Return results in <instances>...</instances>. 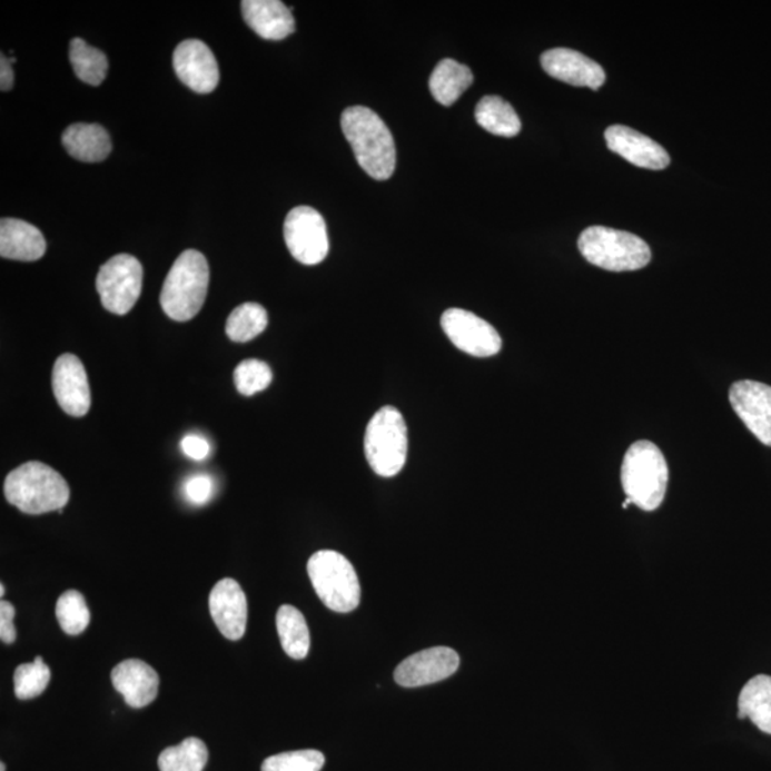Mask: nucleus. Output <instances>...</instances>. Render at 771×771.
Instances as JSON below:
<instances>
[{
  "instance_id": "nucleus-1",
  "label": "nucleus",
  "mask_w": 771,
  "mask_h": 771,
  "mask_svg": "<svg viewBox=\"0 0 771 771\" xmlns=\"http://www.w3.org/2000/svg\"><path fill=\"white\" fill-rule=\"evenodd\" d=\"M340 123L360 168L373 179H389L396 169V146L379 116L365 106H352L343 112Z\"/></svg>"
},
{
  "instance_id": "nucleus-2",
  "label": "nucleus",
  "mask_w": 771,
  "mask_h": 771,
  "mask_svg": "<svg viewBox=\"0 0 771 771\" xmlns=\"http://www.w3.org/2000/svg\"><path fill=\"white\" fill-rule=\"evenodd\" d=\"M4 496L10 505L27 514L62 513L70 488L63 476L40 462H28L10 472L4 481Z\"/></svg>"
},
{
  "instance_id": "nucleus-3",
  "label": "nucleus",
  "mask_w": 771,
  "mask_h": 771,
  "mask_svg": "<svg viewBox=\"0 0 771 771\" xmlns=\"http://www.w3.org/2000/svg\"><path fill=\"white\" fill-rule=\"evenodd\" d=\"M210 270L198 250H185L166 276L160 305L166 316L188 322L199 314L208 296Z\"/></svg>"
},
{
  "instance_id": "nucleus-4",
  "label": "nucleus",
  "mask_w": 771,
  "mask_h": 771,
  "mask_svg": "<svg viewBox=\"0 0 771 771\" xmlns=\"http://www.w3.org/2000/svg\"><path fill=\"white\" fill-rule=\"evenodd\" d=\"M669 467L662 451L652 442L639 441L623 458L622 486L633 505L653 512L666 496Z\"/></svg>"
},
{
  "instance_id": "nucleus-5",
  "label": "nucleus",
  "mask_w": 771,
  "mask_h": 771,
  "mask_svg": "<svg viewBox=\"0 0 771 771\" xmlns=\"http://www.w3.org/2000/svg\"><path fill=\"white\" fill-rule=\"evenodd\" d=\"M579 250L589 264L609 271L643 269L652 260V250L642 238L604 226L583 230L579 238Z\"/></svg>"
},
{
  "instance_id": "nucleus-6",
  "label": "nucleus",
  "mask_w": 771,
  "mask_h": 771,
  "mask_svg": "<svg viewBox=\"0 0 771 771\" xmlns=\"http://www.w3.org/2000/svg\"><path fill=\"white\" fill-rule=\"evenodd\" d=\"M409 438L402 413L393 406L382 407L366 428L365 455L372 471L382 477L399 475L406 465Z\"/></svg>"
},
{
  "instance_id": "nucleus-7",
  "label": "nucleus",
  "mask_w": 771,
  "mask_h": 771,
  "mask_svg": "<svg viewBox=\"0 0 771 771\" xmlns=\"http://www.w3.org/2000/svg\"><path fill=\"white\" fill-rule=\"evenodd\" d=\"M317 596L337 613L353 612L360 603L359 577L353 564L335 551H320L307 563Z\"/></svg>"
},
{
  "instance_id": "nucleus-8",
  "label": "nucleus",
  "mask_w": 771,
  "mask_h": 771,
  "mask_svg": "<svg viewBox=\"0 0 771 771\" xmlns=\"http://www.w3.org/2000/svg\"><path fill=\"white\" fill-rule=\"evenodd\" d=\"M144 267L135 256L116 255L100 267L96 289L110 314L123 316L142 294Z\"/></svg>"
},
{
  "instance_id": "nucleus-9",
  "label": "nucleus",
  "mask_w": 771,
  "mask_h": 771,
  "mask_svg": "<svg viewBox=\"0 0 771 771\" xmlns=\"http://www.w3.org/2000/svg\"><path fill=\"white\" fill-rule=\"evenodd\" d=\"M284 235L287 249L300 264L319 265L329 254V236L324 216L309 206H299L289 211Z\"/></svg>"
},
{
  "instance_id": "nucleus-10",
  "label": "nucleus",
  "mask_w": 771,
  "mask_h": 771,
  "mask_svg": "<svg viewBox=\"0 0 771 771\" xmlns=\"http://www.w3.org/2000/svg\"><path fill=\"white\" fill-rule=\"evenodd\" d=\"M443 332L458 350L475 357H492L502 350V337L495 327L465 309H448L442 315Z\"/></svg>"
},
{
  "instance_id": "nucleus-11",
  "label": "nucleus",
  "mask_w": 771,
  "mask_h": 771,
  "mask_svg": "<svg viewBox=\"0 0 771 771\" xmlns=\"http://www.w3.org/2000/svg\"><path fill=\"white\" fill-rule=\"evenodd\" d=\"M174 68L178 78L196 93L214 92L219 83V67L208 45L188 39L178 45L174 53Z\"/></svg>"
},
{
  "instance_id": "nucleus-12",
  "label": "nucleus",
  "mask_w": 771,
  "mask_h": 771,
  "mask_svg": "<svg viewBox=\"0 0 771 771\" xmlns=\"http://www.w3.org/2000/svg\"><path fill=\"white\" fill-rule=\"evenodd\" d=\"M461 658L451 648H432L412 654L395 670V680L402 688L442 682L457 672Z\"/></svg>"
},
{
  "instance_id": "nucleus-13",
  "label": "nucleus",
  "mask_w": 771,
  "mask_h": 771,
  "mask_svg": "<svg viewBox=\"0 0 771 771\" xmlns=\"http://www.w3.org/2000/svg\"><path fill=\"white\" fill-rule=\"evenodd\" d=\"M52 386L60 409L73 417L88 415L92 397L88 373L78 356L67 353L55 362Z\"/></svg>"
},
{
  "instance_id": "nucleus-14",
  "label": "nucleus",
  "mask_w": 771,
  "mask_h": 771,
  "mask_svg": "<svg viewBox=\"0 0 771 771\" xmlns=\"http://www.w3.org/2000/svg\"><path fill=\"white\" fill-rule=\"evenodd\" d=\"M729 397L749 431L771 447V387L753 380L735 382Z\"/></svg>"
},
{
  "instance_id": "nucleus-15",
  "label": "nucleus",
  "mask_w": 771,
  "mask_h": 771,
  "mask_svg": "<svg viewBox=\"0 0 771 771\" xmlns=\"http://www.w3.org/2000/svg\"><path fill=\"white\" fill-rule=\"evenodd\" d=\"M544 72L561 82L599 90L606 82V73L597 62L577 50L556 48L546 50L541 58Z\"/></svg>"
},
{
  "instance_id": "nucleus-16",
  "label": "nucleus",
  "mask_w": 771,
  "mask_h": 771,
  "mask_svg": "<svg viewBox=\"0 0 771 771\" xmlns=\"http://www.w3.org/2000/svg\"><path fill=\"white\" fill-rule=\"evenodd\" d=\"M211 619L219 632L229 640H240L248 624V600L240 584L234 579H221L209 596Z\"/></svg>"
},
{
  "instance_id": "nucleus-17",
  "label": "nucleus",
  "mask_w": 771,
  "mask_h": 771,
  "mask_svg": "<svg viewBox=\"0 0 771 771\" xmlns=\"http://www.w3.org/2000/svg\"><path fill=\"white\" fill-rule=\"evenodd\" d=\"M607 148L637 168L663 170L670 165L668 150L629 126H610L604 134Z\"/></svg>"
},
{
  "instance_id": "nucleus-18",
  "label": "nucleus",
  "mask_w": 771,
  "mask_h": 771,
  "mask_svg": "<svg viewBox=\"0 0 771 771\" xmlns=\"http://www.w3.org/2000/svg\"><path fill=\"white\" fill-rule=\"evenodd\" d=\"M110 679L113 688L123 695L126 704L130 708H146L158 698V673L142 660H123L112 670Z\"/></svg>"
},
{
  "instance_id": "nucleus-19",
  "label": "nucleus",
  "mask_w": 771,
  "mask_h": 771,
  "mask_svg": "<svg viewBox=\"0 0 771 771\" xmlns=\"http://www.w3.org/2000/svg\"><path fill=\"white\" fill-rule=\"evenodd\" d=\"M241 13L245 22L266 40H281L295 32L294 14L279 0H245Z\"/></svg>"
},
{
  "instance_id": "nucleus-20",
  "label": "nucleus",
  "mask_w": 771,
  "mask_h": 771,
  "mask_svg": "<svg viewBox=\"0 0 771 771\" xmlns=\"http://www.w3.org/2000/svg\"><path fill=\"white\" fill-rule=\"evenodd\" d=\"M47 251V240L37 226L19 219L0 221V256L4 259L34 261Z\"/></svg>"
},
{
  "instance_id": "nucleus-21",
  "label": "nucleus",
  "mask_w": 771,
  "mask_h": 771,
  "mask_svg": "<svg viewBox=\"0 0 771 771\" xmlns=\"http://www.w3.org/2000/svg\"><path fill=\"white\" fill-rule=\"evenodd\" d=\"M62 144L72 158L86 164L102 162L112 152L109 134L96 123L69 126L62 135Z\"/></svg>"
},
{
  "instance_id": "nucleus-22",
  "label": "nucleus",
  "mask_w": 771,
  "mask_h": 771,
  "mask_svg": "<svg viewBox=\"0 0 771 771\" xmlns=\"http://www.w3.org/2000/svg\"><path fill=\"white\" fill-rule=\"evenodd\" d=\"M473 83L472 70L453 59H443L433 70L428 89L443 106H452Z\"/></svg>"
},
{
  "instance_id": "nucleus-23",
  "label": "nucleus",
  "mask_w": 771,
  "mask_h": 771,
  "mask_svg": "<svg viewBox=\"0 0 771 771\" xmlns=\"http://www.w3.org/2000/svg\"><path fill=\"white\" fill-rule=\"evenodd\" d=\"M739 719L752 720L755 728L771 734V678L760 674L749 680L739 695Z\"/></svg>"
},
{
  "instance_id": "nucleus-24",
  "label": "nucleus",
  "mask_w": 771,
  "mask_h": 771,
  "mask_svg": "<svg viewBox=\"0 0 771 771\" xmlns=\"http://www.w3.org/2000/svg\"><path fill=\"white\" fill-rule=\"evenodd\" d=\"M476 122L488 134L513 138L522 130L521 118L501 96H485L475 110Z\"/></svg>"
},
{
  "instance_id": "nucleus-25",
  "label": "nucleus",
  "mask_w": 771,
  "mask_h": 771,
  "mask_svg": "<svg viewBox=\"0 0 771 771\" xmlns=\"http://www.w3.org/2000/svg\"><path fill=\"white\" fill-rule=\"evenodd\" d=\"M276 627L287 656L304 660L310 649V633L304 614L290 604H284L277 610Z\"/></svg>"
},
{
  "instance_id": "nucleus-26",
  "label": "nucleus",
  "mask_w": 771,
  "mask_h": 771,
  "mask_svg": "<svg viewBox=\"0 0 771 771\" xmlns=\"http://www.w3.org/2000/svg\"><path fill=\"white\" fill-rule=\"evenodd\" d=\"M69 58L75 75L85 83L99 86L108 75L109 62L106 55L102 50L90 47L83 39H72Z\"/></svg>"
},
{
  "instance_id": "nucleus-27",
  "label": "nucleus",
  "mask_w": 771,
  "mask_h": 771,
  "mask_svg": "<svg viewBox=\"0 0 771 771\" xmlns=\"http://www.w3.org/2000/svg\"><path fill=\"white\" fill-rule=\"evenodd\" d=\"M209 752L200 739L189 738L159 755L160 771H204Z\"/></svg>"
},
{
  "instance_id": "nucleus-28",
  "label": "nucleus",
  "mask_w": 771,
  "mask_h": 771,
  "mask_svg": "<svg viewBox=\"0 0 771 771\" xmlns=\"http://www.w3.org/2000/svg\"><path fill=\"white\" fill-rule=\"evenodd\" d=\"M269 317L264 306L259 304H244L231 312L226 322V335L230 340L245 343L264 334Z\"/></svg>"
},
{
  "instance_id": "nucleus-29",
  "label": "nucleus",
  "mask_w": 771,
  "mask_h": 771,
  "mask_svg": "<svg viewBox=\"0 0 771 771\" xmlns=\"http://www.w3.org/2000/svg\"><path fill=\"white\" fill-rule=\"evenodd\" d=\"M57 619L60 629L69 636L83 633L90 623V612L83 594L78 591L65 592L57 603Z\"/></svg>"
},
{
  "instance_id": "nucleus-30",
  "label": "nucleus",
  "mask_w": 771,
  "mask_h": 771,
  "mask_svg": "<svg viewBox=\"0 0 771 771\" xmlns=\"http://www.w3.org/2000/svg\"><path fill=\"white\" fill-rule=\"evenodd\" d=\"M52 678L49 666L38 656L32 663H23L14 670V694L20 700L38 698L45 692Z\"/></svg>"
},
{
  "instance_id": "nucleus-31",
  "label": "nucleus",
  "mask_w": 771,
  "mask_h": 771,
  "mask_svg": "<svg viewBox=\"0 0 771 771\" xmlns=\"http://www.w3.org/2000/svg\"><path fill=\"white\" fill-rule=\"evenodd\" d=\"M236 389L244 396H254L270 386L274 373L267 363L248 359L240 362L234 373Z\"/></svg>"
},
{
  "instance_id": "nucleus-32",
  "label": "nucleus",
  "mask_w": 771,
  "mask_h": 771,
  "mask_svg": "<svg viewBox=\"0 0 771 771\" xmlns=\"http://www.w3.org/2000/svg\"><path fill=\"white\" fill-rule=\"evenodd\" d=\"M326 759L317 750H297L270 755L261 764V771H320Z\"/></svg>"
},
{
  "instance_id": "nucleus-33",
  "label": "nucleus",
  "mask_w": 771,
  "mask_h": 771,
  "mask_svg": "<svg viewBox=\"0 0 771 771\" xmlns=\"http://www.w3.org/2000/svg\"><path fill=\"white\" fill-rule=\"evenodd\" d=\"M184 491L191 505L204 506L214 496V481L206 475L191 476L186 481Z\"/></svg>"
},
{
  "instance_id": "nucleus-34",
  "label": "nucleus",
  "mask_w": 771,
  "mask_h": 771,
  "mask_svg": "<svg viewBox=\"0 0 771 771\" xmlns=\"http://www.w3.org/2000/svg\"><path fill=\"white\" fill-rule=\"evenodd\" d=\"M17 614L13 604L9 602L0 603V639L3 643L12 644L17 640V629H14L13 619Z\"/></svg>"
},
{
  "instance_id": "nucleus-35",
  "label": "nucleus",
  "mask_w": 771,
  "mask_h": 771,
  "mask_svg": "<svg viewBox=\"0 0 771 771\" xmlns=\"http://www.w3.org/2000/svg\"><path fill=\"white\" fill-rule=\"evenodd\" d=\"M181 451L185 455L194 458V461H204L209 456L210 445L205 437L199 435H188L180 443Z\"/></svg>"
},
{
  "instance_id": "nucleus-36",
  "label": "nucleus",
  "mask_w": 771,
  "mask_h": 771,
  "mask_svg": "<svg viewBox=\"0 0 771 771\" xmlns=\"http://www.w3.org/2000/svg\"><path fill=\"white\" fill-rule=\"evenodd\" d=\"M14 75L12 63H10L9 58L4 57V53H2V57H0V89H2L3 92H8V90L12 89Z\"/></svg>"
},
{
  "instance_id": "nucleus-37",
  "label": "nucleus",
  "mask_w": 771,
  "mask_h": 771,
  "mask_svg": "<svg viewBox=\"0 0 771 771\" xmlns=\"http://www.w3.org/2000/svg\"><path fill=\"white\" fill-rule=\"evenodd\" d=\"M0 596H2V597L4 596V584H2V586H0Z\"/></svg>"
},
{
  "instance_id": "nucleus-38",
  "label": "nucleus",
  "mask_w": 771,
  "mask_h": 771,
  "mask_svg": "<svg viewBox=\"0 0 771 771\" xmlns=\"http://www.w3.org/2000/svg\"><path fill=\"white\" fill-rule=\"evenodd\" d=\"M0 771H7V764L0 763Z\"/></svg>"
}]
</instances>
